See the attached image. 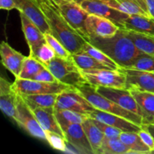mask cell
I'll return each instance as SVG.
<instances>
[{"label":"cell","instance_id":"cell-5","mask_svg":"<svg viewBox=\"0 0 154 154\" xmlns=\"http://www.w3.org/2000/svg\"><path fill=\"white\" fill-rule=\"evenodd\" d=\"M87 83L95 87L126 89V75L120 69H96L81 70Z\"/></svg>","mask_w":154,"mask_h":154},{"label":"cell","instance_id":"cell-35","mask_svg":"<svg viewBox=\"0 0 154 154\" xmlns=\"http://www.w3.org/2000/svg\"><path fill=\"white\" fill-rule=\"evenodd\" d=\"M45 37L47 43L51 47V48L55 52L56 56L66 59H69L72 57V54L65 48L64 45L57 38L54 37L51 32L45 33Z\"/></svg>","mask_w":154,"mask_h":154},{"label":"cell","instance_id":"cell-2","mask_svg":"<svg viewBox=\"0 0 154 154\" xmlns=\"http://www.w3.org/2000/svg\"><path fill=\"white\" fill-rule=\"evenodd\" d=\"M87 42L111 57L120 68H127L141 53L137 48L127 30L119 29L109 37L89 36Z\"/></svg>","mask_w":154,"mask_h":154},{"label":"cell","instance_id":"cell-20","mask_svg":"<svg viewBox=\"0 0 154 154\" xmlns=\"http://www.w3.org/2000/svg\"><path fill=\"white\" fill-rule=\"evenodd\" d=\"M129 90L142 111L144 125L154 124V93L141 91L135 89Z\"/></svg>","mask_w":154,"mask_h":154},{"label":"cell","instance_id":"cell-25","mask_svg":"<svg viewBox=\"0 0 154 154\" xmlns=\"http://www.w3.org/2000/svg\"><path fill=\"white\" fill-rule=\"evenodd\" d=\"M58 95L57 93L51 94L21 95L28 106L32 110L38 108H51L54 107L57 102Z\"/></svg>","mask_w":154,"mask_h":154},{"label":"cell","instance_id":"cell-8","mask_svg":"<svg viewBox=\"0 0 154 154\" xmlns=\"http://www.w3.org/2000/svg\"><path fill=\"white\" fill-rule=\"evenodd\" d=\"M59 9L69 25L78 32L86 40L88 39V33L86 28V21L89 13L74 0L66 1L58 5Z\"/></svg>","mask_w":154,"mask_h":154},{"label":"cell","instance_id":"cell-29","mask_svg":"<svg viewBox=\"0 0 154 154\" xmlns=\"http://www.w3.org/2000/svg\"><path fill=\"white\" fill-rule=\"evenodd\" d=\"M45 66L39 62L37 59L32 56L26 57L23 64L22 69L20 73L19 79H32L37 73L42 69H45Z\"/></svg>","mask_w":154,"mask_h":154},{"label":"cell","instance_id":"cell-38","mask_svg":"<svg viewBox=\"0 0 154 154\" xmlns=\"http://www.w3.org/2000/svg\"><path fill=\"white\" fill-rule=\"evenodd\" d=\"M138 135L141 137V140L144 142V144L148 146L149 148L150 149V150L152 151V153H153L154 152V138L151 133H150V131L147 129V128L145 126H142V129L141 130L139 131L138 132Z\"/></svg>","mask_w":154,"mask_h":154},{"label":"cell","instance_id":"cell-18","mask_svg":"<svg viewBox=\"0 0 154 154\" xmlns=\"http://www.w3.org/2000/svg\"><path fill=\"white\" fill-rule=\"evenodd\" d=\"M0 55L3 66L17 78L26 57L12 48L6 42L1 43Z\"/></svg>","mask_w":154,"mask_h":154},{"label":"cell","instance_id":"cell-10","mask_svg":"<svg viewBox=\"0 0 154 154\" xmlns=\"http://www.w3.org/2000/svg\"><path fill=\"white\" fill-rule=\"evenodd\" d=\"M54 108L71 110L87 116L96 109L75 88L69 89L59 93Z\"/></svg>","mask_w":154,"mask_h":154},{"label":"cell","instance_id":"cell-43","mask_svg":"<svg viewBox=\"0 0 154 154\" xmlns=\"http://www.w3.org/2000/svg\"><path fill=\"white\" fill-rule=\"evenodd\" d=\"M54 2H55L56 3H57V5H60L61 4V3L64 2H66V1H70V0H54Z\"/></svg>","mask_w":154,"mask_h":154},{"label":"cell","instance_id":"cell-36","mask_svg":"<svg viewBox=\"0 0 154 154\" xmlns=\"http://www.w3.org/2000/svg\"><path fill=\"white\" fill-rule=\"evenodd\" d=\"M47 140L50 145L56 150H60L63 152H66L67 150V141L64 137L61 136L55 132L45 131Z\"/></svg>","mask_w":154,"mask_h":154},{"label":"cell","instance_id":"cell-37","mask_svg":"<svg viewBox=\"0 0 154 154\" xmlns=\"http://www.w3.org/2000/svg\"><path fill=\"white\" fill-rule=\"evenodd\" d=\"M93 120L95 123V124L105 134V137H108V138H119L120 137V133L122 132L121 130L114 127V126H110V125L107 124V123H102V122L99 121V120H95V119H93Z\"/></svg>","mask_w":154,"mask_h":154},{"label":"cell","instance_id":"cell-28","mask_svg":"<svg viewBox=\"0 0 154 154\" xmlns=\"http://www.w3.org/2000/svg\"><path fill=\"white\" fill-rule=\"evenodd\" d=\"M55 115L61 128L75 123L82 124L85 119L88 117L87 115L81 113L68 109H58V108H55Z\"/></svg>","mask_w":154,"mask_h":154},{"label":"cell","instance_id":"cell-34","mask_svg":"<svg viewBox=\"0 0 154 154\" xmlns=\"http://www.w3.org/2000/svg\"><path fill=\"white\" fill-rule=\"evenodd\" d=\"M29 55L37 59L44 66L56 57L55 52L47 42L37 48L33 53H30Z\"/></svg>","mask_w":154,"mask_h":154},{"label":"cell","instance_id":"cell-13","mask_svg":"<svg viewBox=\"0 0 154 154\" xmlns=\"http://www.w3.org/2000/svg\"><path fill=\"white\" fill-rule=\"evenodd\" d=\"M65 138L79 153L94 154L92 146L84 130L82 124L75 123L62 128Z\"/></svg>","mask_w":154,"mask_h":154},{"label":"cell","instance_id":"cell-16","mask_svg":"<svg viewBox=\"0 0 154 154\" xmlns=\"http://www.w3.org/2000/svg\"><path fill=\"white\" fill-rule=\"evenodd\" d=\"M86 28L89 36L99 37L114 35L119 29H120L114 23L107 18L90 14L86 21Z\"/></svg>","mask_w":154,"mask_h":154},{"label":"cell","instance_id":"cell-23","mask_svg":"<svg viewBox=\"0 0 154 154\" xmlns=\"http://www.w3.org/2000/svg\"><path fill=\"white\" fill-rule=\"evenodd\" d=\"M82 126L91 144L94 154H98L99 148L104 141V138H105V134L95 124L93 119L89 117L83 122Z\"/></svg>","mask_w":154,"mask_h":154},{"label":"cell","instance_id":"cell-39","mask_svg":"<svg viewBox=\"0 0 154 154\" xmlns=\"http://www.w3.org/2000/svg\"><path fill=\"white\" fill-rule=\"evenodd\" d=\"M32 80H35V81H43V82H59L57 81V78H55L54 75L48 70L47 68L42 69V71L36 74Z\"/></svg>","mask_w":154,"mask_h":154},{"label":"cell","instance_id":"cell-9","mask_svg":"<svg viewBox=\"0 0 154 154\" xmlns=\"http://www.w3.org/2000/svg\"><path fill=\"white\" fill-rule=\"evenodd\" d=\"M90 14L103 17L112 21L120 29H124V21L129 14L110 7L103 0H74Z\"/></svg>","mask_w":154,"mask_h":154},{"label":"cell","instance_id":"cell-15","mask_svg":"<svg viewBox=\"0 0 154 154\" xmlns=\"http://www.w3.org/2000/svg\"><path fill=\"white\" fill-rule=\"evenodd\" d=\"M90 118L99 120L102 123H107L111 126L120 129L122 132H136L138 133L140 130H141L142 126L133 123V122L128 120L127 119L123 118L116 114H111V113L102 111L101 110L96 109L94 111L90 113L88 115Z\"/></svg>","mask_w":154,"mask_h":154},{"label":"cell","instance_id":"cell-4","mask_svg":"<svg viewBox=\"0 0 154 154\" xmlns=\"http://www.w3.org/2000/svg\"><path fill=\"white\" fill-rule=\"evenodd\" d=\"M45 66L55 76L59 82L69 87L75 88L87 83L81 69L75 64L72 57L66 59L56 56Z\"/></svg>","mask_w":154,"mask_h":154},{"label":"cell","instance_id":"cell-1","mask_svg":"<svg viewBox=\"0 0 154 154\" xmlns=\"http://www.w3.org/2000/svg\"><path fill=\"white\" fill-rule=\"evenodd\" d=\"M49 25L51 33L65 48L75 54L84 51L87 41L75 31L61 14L54 0H35Z\"/></svg>","mask_w":154,"mask_h":154},{"label":"cell","instance_id":"cell-40","mask_svg":"<svg viewBox=\"0 0 154 154\" xmlns=\"http://www.w3.org/2000/svg\"><path fill=\"white\" fill-rule=\"evenodd\" d=\"M0 8L7 11L17 9L16 3L14 0H0Z\"/></svg>","mask_w":154,"mask_h":154},{"label":"cell","instance_id":"cell-22","mask_svg":"<svg viewBox=\"0 0 154 154\" xmlns=\"http://www.w3.org/2000/svg\"><path fill=\"white\" fill-rule=\"evenodd\" d=\"M124 29L127 31L154 36V19L144 15L130 14L125 20Z\"/></svg>","mask_w":154,"mask_h":154},{"label":"cell","instance_id":"cell-30","mask_svg":"<svg viewBox=\"0 0 154 154\" xmlns=\"http://www.w3.org/2000/svg\"><path fill=\"white\" fill-rule=\"evenodd\" d=\"M131 38L139 51L154 56V36L128 31Z\"/></svg>","mask_w":154,"mask_h":154},{"label":"cell","instance_id":"cell-42","mask_svg":"<svg viewBox=\"0 0 154 154\" xmlns=\"http://www.w3.org/2000/svg\"><path fill=\"white\" fill-rule=\"evenodd\" d=\"M144 126H146V127L147 128V129H148L149 131L150 132V133L153 135V138H154V124H148V125H144ZM154 153V152H153Z\"/></svg>","mask_w":154,"mask_h":154},{"label":"cell","instance_id":"cell-11","mask_svg":"<svg viewBox=\"0 0 154 154\" xmlns=\"http://www.w3.org/2000/svg\"><path fill=\"white\" fill-rule=\"evenodd\" d=\"M98 93L113 101L122 108L138 114L142 117V111L137 103L134 96L127 89L113 88V87H96Z\"/></svg>","mask_w":154,"mask_h":154},{"label":"cell","instance_id":"cell-41","mask_svg":"<svg viewBox=\"0 0 154 154\" xmlns=\"http://www.w3.org/2000/svg\"><path fill=\"white\" fill-rule=\"evenodd\" d=\"M145 2L149 15L154 19V0H145Z\"/></svg>","mask_w":154,"mask_h":154},{"label":"cell","instance_id":"cell-31","mask_svg":"<svg viewBox=\"0 0 154 154\" xmlns=\"http://www.w3.org/2000/svg\"><path fill=\"white\" fill-rule=\"evenodd\" d=\"M128 14H139L150 17L145 0H117Z\"/></svg>","mask_w":154,"mask_h":154},{"label":"cell","instance_id":"cell-33","mask_svg":"<svg viewBox=\"0 0 154 154\" xmlns=\"http://www.w3.org/2000/svg\"><path fill=\"white\" fill-rule=\"evenodd\" d=\"M84 51L87 53V54H88L89 55L92 56L93 58L97 60L98 61L100 62V63H102L103 65L111 68V69L117 70V69H120V66H119L111 58V57H108L107 54H105V53L102 52V51H100L99 49L96 48V47L92 45L91 44L89 43L88 42H87V45H86L85 48H84Z\"/></svg>","mask_w":154,"mask_h":154},{"label":"cell","instance_id":"cell-17","mask_svg":"<svg viewBox=\"0 0 154 154\" xmlns=\"http://www.w3.org/2000/svg\"><path fill=\"white\" fill-rule=\"evenodd\" d=\"M17 10L24 14L29 20H31L41 31L45 33L51 32L49 25L39 8L35 0H14Z\"/></svg>","mask_w":154,"mask_h":154},{"label":"cell","instance_id":"cell-7","mask_svg":"<svg viewBox=\"0 0 154 154\" xmlns=\"http://www.w3.org/2000/svg\"><path fill=\"white\" fill-rule=\"evenodd\" d=\"M13 87L17 93L20 95H36L59 93L72 87L63 84L60 82H43L32 79H19L15 78Z\"/></svg>","mask_w":154,"mask_h":154},{"label":"cell","instance_id":"cell-26","mask_svg":"<svg viewBox=\"0 0 154 154\" xmlns=\"http://www.w3.org/2000/svg\"><path fill=\"white\" fill-rule=\"evenodd\" d=\"M72 58L75 64L81 70H96V69H111L98 61L92 56L84 51L72 55ZM114 70V69H112Z\"/></svg>","mask_w":154,"mask_h":154},{"label":"cell","instance_id":"cell-19","mask_svg":"<svg viewBox=\"0 0 154 154\" xmlns=\"http://www.w3.org/2000/svg\"><path fill=\"white\" fill-rule=\"evenodd\" d=\"M20 16L23 32L29 48V54L33 53L43 44L46 43L45 34L24 14L20 12Z\"/></svg>","mask_w":154,"mask_h":154},{"label":"cell","instance_id":"cell-6","mask_svg":"<svg viewBox=\"0 0 154 154\" xmlns=\"http://www.w3.org/2000/svg\"><path fill=\"white\" fill-rule=\"evenodd\" d=\"M16 123L30 135L42 140H47L45 131L39 124L33 111L28 106L20 94L17 98Z\"/></svg>","mask_w":154,"mask_h":154},{"label":"cell","instance_id":"cell-24","mask_svg":"<svg viewBox=\"0 0 154 154\" xmlns=\"http://www.w3.org/2000/svg\"><path fill=\"white\" fill-rule=\"evenodd\" d=\"M119 138L129 147V153H152L150 149L144 144L138 133L122 132Z\"/></svg>","mask_w":154,"mask_h":154},{"label":"cell","instance_id":"cell-27","mask_svg":"<svg viewBox=\"0 0 154 154\" xmlns=\"http://www.w3.org/2000/svg\"><path fill=\"white\" fill-rule=\"evenodd\" d=\"M130 149L120 138L105 137L99 148L98 154H124L129 153Z\"/></svg>","mask_w":154,"mask_h":154},{"label":"cell","instance_id":"cell-12","mask_svg":"<svg viewBox=\"0 0 154 154\" xmlns=\"http://www.w3.org/2000/svg\"><path fill=\"white\" fill-rule=\"evenodd\" d=\"M126 75L127 90L135 89L141 91L154 93V74L153 72L120 68Z\"/></svg>","mask_w":154,"mask_h":154},{"label":"cell","instance_id":"cell-3","mask_svg":"<svg viewBox=\"0 0 154 154\" xmlns=\"http://www.w3.org/2000/svg\"><path fill=\"white\" fill-rule=\"evenodd\" d=\"M75 89L96 109L118 115L141 126L144 125L143 118L141 116L122 108L114 102L101 95L98 93L95 86L87 82L78 86Z\"/></svg>","mask_w":154,"mask_h":154},{"label":"cell","instance_id":"cell-14","mask_svg":"<svg viewBox=\"0 0 154 154\" xmlns=\"http://www.w3.org/2000/svg\"><path fill=\"white\" fill-rule=\"evenodd\" d=\"M17 98V93L9 82L3 77L0 78V108L5 115L16 122Z\"/></svg>","mask_w":154,"mask_h":154},{"label":"cell","instance_id":"cell-21","mask_svg":"<svg viewBox=\"0 0 154 154\" xmlns=\"http://www.w3.org/2000/svg\"><path fill=\"white\" fill-rule=\"evenodd\" d=\"M32 111L44 130L55 132L65 138L64 132L56 117L54 107L38 108Z\"/></svg>","mask_w":154,"mask_h":154},{"label":"cell","instance_id":"cell-44","mask_svg":"<svg viewBox=\"0 0 154 154\" xmlns=\"http://www.w3.org/2000/svg\"><path fill=\"white\" fill-rule=\"evenodd\" d=\"M153 74H154V72H153Z\"/></svg>","mask_w":154,"mask_h":154},{"label":"cell","instance_id":"cell-32","mask_svg":"<svg viewBox=\"0 0 154 154\" xmlns=\"http://www.w3.org/2000/svg\"><path fill=\"white\" fill-rule=\"evenodd\" d=\"M126 69H135V70L154 72V56L146 53L141 52L131 63Z\"/></svg>","mask_w":154,"mask_h":154}]
</instances>
